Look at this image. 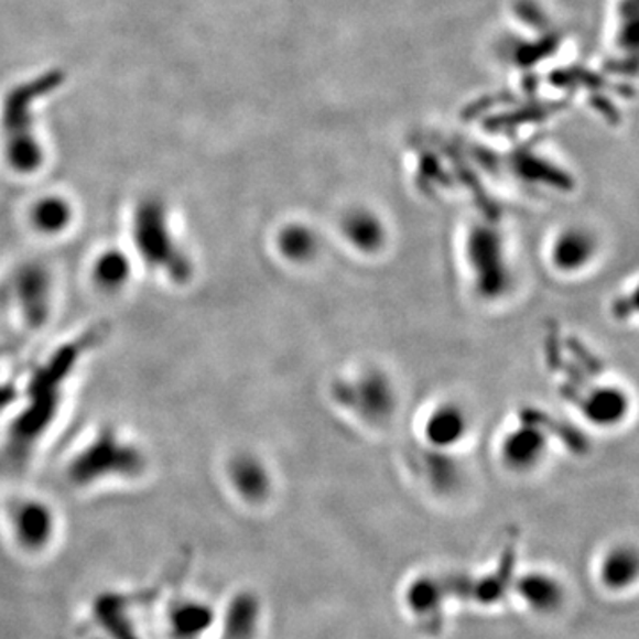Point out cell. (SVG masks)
<instances>
[{
	"mask_svg": "<svg viewBox=\"0 0 639 639\" xmlns=\"http://www.w3.org/2000/svg\"><path fill=\"white\" fill-rule=\"evenodd\" d=\"M467 432V415L461 407L446 403L430 415L426 423V437L437 447L457 444Z\"/></svg>",
	"mask_w": 639,
	"mask_h": 639,
	"instance_id": "14",
	"label": "cell"
},
{
	"mask_svg": "<svg viewBox=\"0 0 639 639\" xmlns=\"http://www.w3.org/2000/svg\"><path fill=\"white\" fill-rule=\"evenodd\" d=\"M597 242L594 235L583 228H571L556 238L553 261L562 272H577L594 260Z\"/></svg>",
	"mask_w": 639,
	"mask_h": 639,
	"instance_id": "12",
	"label": "cell"
},
{
	"mask_svg": "<svg viewBox=\"0 0 639 639\" xmlns=\"http://www.w3.org/2000/svg\"><path fill=\"white\" fill-rule=\"evenodd\" d=\"M516 565V549H508L499 571L487 575L484 580L473 577H426L418 581V585L409 592V600L415 611L432 613L444 603L447 595H466V598H476L481 603H490L501 597L508 588V581L513 574Z\"/></svg>",
	"mask_w": 639,
	"mask_h": 639,
	"instance_id": "3",
	"label": "cell"
},
{
	"mask_svg": "<svg viewBox=\"0 0 639 639\" xmlns=\"http://www.w3.org/2000/svg\"><path fill=\"white\" fill-rule=\"evenodd\" d=\"M147 467L144 453L138 444L116 432L104 430L69 462V481L77 487H91L109 478H136Z\"/></svg>",
	"mask_w": 639,
	"mask_h": 639,
	"instance_id": "2",
	"label": "cell"
},
{
	"mask_svg": "<svg viewBox=\"0 0 639 639\" xmlns=\"http://www.w3.org/2000/svg\"><path fill=\"white\" fill-rule=\"evenodd\" d=\"M316 237L310 228L302 224H292L281 229L278 235V249L283 258L292 263H306L315 256Z\"/></svg>",
	"mask_w": 639,
	"mask_h": 639,
	"instance_id": "17",
	"label": "cell"
},
{
	"mask_svg": "<svg viewBox=\"0 0 639 639\" xmlns=\"http://www.w3.org/2000/svg\"><path fill=\"white\" fill-rule=\"evenodd\" d=\"M215 615L208 604L185 598L167 613V627L173 639H202L214 626Z\"/></svg>",
	"mask_w": 639,
	"mask_h": 639,
	"instance_id": "11",
	"label": "cell"
},
{
	"mask_svg": "<svg viewBox=\"0 0 639 639\" xmlns=\"http://www.w3.org/2000/svg\"><path fill=\"white\" fill-rule=\"evenodd\" d=\"M626 409V398L615 389H600L597 393L592 394L586 403V414L589 415V420H594L600 425L617 423L624 418Z\"/></svg>",
	"mask_w": 639,
	"mask_h": 639,
	"instance_id": "18",
	"label": "cell"
},
{
	"mask_svg": "<svg viewBox=\"0 0 639 639\" xmlns=\"http://www.w3.org/2000/svg\"><path fill=\"white\" fill-rule=\"evenodd\" d=\"M228 478L238 496L246 501L260 502L269 496V470L252 453H238L229 461Z\"/></svg>",
	"mask_w": 639,
	"mask_h": 639,
	"instance_id": "9",
	"label": "cell"
},
{
	"mask_svg": "<svg viewBox=\"0 0 639 639\" xmlns=\"http://www.w3.org/2000/svg\"><path fill=\"white\" fill-rule=\"evenodd\" d=\"M359 403L370 420H383L394 409V391L389 380L380 373L366 375L359 382Z\"/></svg>",
	"mask_w": 639,
	"mask_h": 639,
	"instance_id": "15",
	"label": "cell"
},
{
	"mask_svg": "<svg viewBox=\"0 0 639 639\" xmlns=\"http://www.w3.org/2000/svg\"><path fill=\"white\" fill-rule=\"evenodd\" d=\"M29 226L43 238H59L68 234L75 223L74 205L66 197L42 196L29 206Z\"/></svg>",
	"mask_w": 639,
	"mask_h": 639,
	"instance_id": "8",
	"label": "cell"
},
{
	"mask_svg": "<svg viewBox=\"0 0 639 639\" xmlns=\"http://www.w3.org/2000/svg\"><path fill=\"white\" fill-rule=\"evenodd\" d=\"M522 594L537 607H553L560 600V589L545 577H530L522 583Z\"/></svg>",
	"mask_w": 639,
	"mask_h": 639,
	"instance_id": "19",
	"label": "cell"
},
{
	"mask_svg": "<svg viewBox=\"0 0 639 639\" xmlns=\"http://www.w3.org/2000/svg\"><path fill=\"white\" fill-rule=\"evenodd\" d=\"M548 447V437L539 426L513 430L502 443V458L511 469L526 470L539 464Z\"/></svg>",
	"mask_w": 639,
	"mask_h": 639,
	"instance_id": "10",
	"label": "cell"
},
{
	"mask_svg": "<svg viewBox=\"0 0 639 639\" xmlns=\"http://www.w3.org/2000/svg\"><path fill=\"white\" fill-rule=\"evenodd\" d=\"M636 560L627 551L611 554L604 565V575L609 585H627V581L635 575Z\"/></svg>",
	"mask_w": 639,
	"mask_h": 639,
	"instance_id": "20",
	"label": "cell"
},
{
	"mask_svg": "<svg viewBox=\"0 0 639 639\" xmlns=\"http://www.w3.org/2000/svg\"><path fill=\"white\" fill-rule=\"evenodd\" d=\"M260 624V604L251 594L231 600L223 624V639H254Z\"/></svg>",
	"mask_w": 639,
	"mask_h": 639,
	"instance_id": "13",
	"label": "cell"
},
{
	"mask_svg": "<svg viewBox=\"0 0 639 639\" xmlns=\"http://www.w3.org/2000/svg\"><path fill=\"white\" fill-rule=\"evenodd\" d=\"M343 235L351 246L362 252L379 251L386 240V229L375 215L354 212L343 223Z\"/></svg>",
	"mask_w": 639,
	"mask_h": 639,
	"instance_id": "16",
	"label": "cell"
},
{
	"mask_svg": "<svg viewBox=\"0 0 639 639\" xmlns=\"http://www.w3.org/2000/svg\"><path fill=\"white\" fill-rule=\"evenodd\" d=\"M469 256L481 293L489 297L501 295L508 286V270L498 235L489 229H478L470 237Z\"/></svg>",
	"mask_w": 639,
	"mask_h": 639,
	"instance_id": "6",
	"label": "cell"
},
{
	"mask_svg": "<svg viewBox=\"0 0 639 639\" xmlns=\"http://www.w3.org/2000/svg\"><path fill=\"white\" fill-rule=\"evenodd\" d=\"M10 297L17 315L29 329H42L54 304V281L45 266L28 261L10 279Z\"/></svg>",
	"mask_w": 639,
	"mask_h": 639,
	"instance_id": "4",
	"label": "cell"
},
{
	"mask_svg": "<svg viewBox=\"0 0 639 639\" xmlns=\"http://www.w3.org/2000/svg\"><path fill=\"white\" fill-rule=\"evenodd\" d=\"M13 539L28 553L45 551L57 533V517L48 502L37 498L14 502L10 510Z\"/></svg>",
	"mask_w": 639,
	"mask_h": 639,
	"instance_id": "5",
	"label": "cell"
},
{
	"mask_svg": "<svg viewBox=\"0 0 639 639\" xmlns=\"http://www.w3.org/2000/svg\"><path fill=\"white\" fill-rule=\"evenodd\" d=\"M136 263L138 260L133 258L130 249L118 246L104 247L89 261V279L93 286L106 295L124 292L136 275Z\"/></svg>",
	"mask_w": 639,
	"mask_h": 639,
	"instance_id": "7",
	"label": "cell"
},
{
	"mask_svg": "<svg viewBox=\"0 0 639 639\" xmlns=\"http://www.w3.org/2000/svg\"><path fill=\"white\" fill-rule=\"evenodd\" d=\"M130 231V251L136 260L173 283H187L194 274V266L174 229L170 212L162 203L153 199L141 203L133 210Z\"/></svg>",
	"mask_w": 639,
	"mask_h": 639,
	"instance_id": "1",
	"label": "cell"
}]
</instances>
